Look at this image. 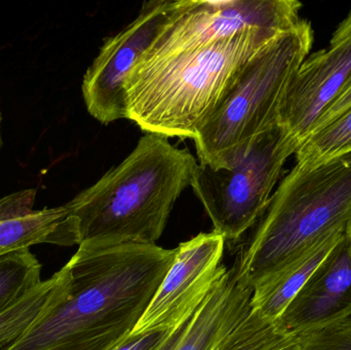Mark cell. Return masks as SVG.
<instances>
[{
  "label": "cell",
  "mask_w": 351,
  "mask_h": 350,
  "mask_svg": "<svg viewBox=\"0 0 351 350\" xmlns=\"http://www.w3.org/2000/svg\"><path fill=\"white\" fill-rule=\"evenodd\" d=\"M158 245L78 246L63 291L6 350H112L133 333L175 258Z\"/></svg>",
  "instance_id": "cell-1"
},
{
  "label": "cell",
  "mask_w": 351,
  "mask_h": 350,
  "mask_svg": "<svg viewBox=\"0 0 351 350\" xmlns=\"http://www.w3.org/2000/svg\"><path fill=\"white\" fill-rule=\"evenodd\" d=\"M197 166L189 150L145 133L123 162L64 205L63 246L156 245Z\"/></svg>",
  "instance_id": "cell-2"
},
{
  "label": "cell",
  "mask_w": 351,
  "mask_h": 350,
  "mask_svg": "<svg viewBox=\"0 0 351 350\" xmlns=\"http://www.w3.org/2000/svg\"><path fill=\"white\" fill-rule=\"evenodd\" d=\"M282 33L252 29L204 47L138 60L123 88L127 119L145 133L193 140L245 64Z\"/></svg>",
  "instance_id": "cell-3"
},
{
  "label": "cell",
  "mask_w": 351,
  "mask_h": 350,
  "mask_svg": "<svg viewBox=\"0 0 351 350\" xmlns=\"http://www.w3.org/2000/svg\"><path fill=\"white\" fill-rule=\"evenodd\" d=\"M243 248L237 277L253 289L326 236L351 226V151L296 164L271 195Z\"/></svg>",
  "instance_id": "cell-4"
},
{
  "label": "cell",
  "mask_w": 351,
  "mask_h": 350,
  "mask_svg": "<svg viewBox=\"0 0 351 350\" xmlns=\"http://www.w3.org/2000/svg\"><path fill=\"white\" fill-rule=\"evenodd\" d=\"M313 43L311 23L300 20L245 64L193 138L198 164L229 168L255 138L280 123L287 90Z\"/></svg>",
  "instance_id": "cell-5"
},
{
  "label": "cell",
  "mask_w": 351,
  "mask_h": 350,
  "mask_svg": "<svg viewBox=\"0 0 351 350\" xmlns=\"http://www.w3.org/2000/svg\"><path fill=\"white\" fill-rule=\"evenodd\" d=\"M300 142L282 125L253 140L229 168L198 164L192 179L194 195L212 221L213 232L237 240L259 221L288 158Z\"/></svg>",
  "instance_id": "cell-6"
},
{
  "label": "cell",
  "mask_w": 351,
  "mask_h": 350,
  "mask_svg": "<svg viewBox=\"0 0 351 350\" xmlns=\"http://www.w3.org/2000/svg\"><path fill=\"white\" fill-rule=\"evenodd\" d=\"M301 8L295 0L174 1L158 36L139 60L204 47L252 29L285 32L300 21Z\"/></svg>",
  "instance_id": "cell-7"
},
{
  "label": "cell",
  "mask_w": 351,
  "mask_h": 350,
  "mask_svg": "<svg viewBox=\"0 0 351 350\" xmlns=\"http://www.w3.org/2000/svg\"><path fill=\"white\" fill-rule=\"evenodd\" d=\"M225 242L222 236L212 232L180 244L172 265L132 334L170 332L187 320L227 271L222 264Z\"/></svg>",
  "instance_id": "cell-8"
},
{
  "label": "cell",
  "mask_w": 351,
  "mask_h": 350,
  "mask_svg": "<svg viewBox=\"0 0 351 350\" xmlns=\"http://www.w3.org/2000/svg\"><path fill=\"white\" fill-rule=\"evenodd\" d=\"M173 6L172 0L145 2L135 20L105 39L82 82L86 110L99 123L109 125L127 118L125 80L158 36Z\"/></svg>",
  "instance_id": "cell-9"
},
{
  "label": "cell",
  "mask_w": 351,
  "mask_h": 350,
  "mask_svg": "<svg viewBox=\"0 0 351 350\" xmlns=\"http://www.w3.org/2000/svg\"><path fill=\"white\" fill-rule=\"evenodd\" d=\"M351 80V12L330 47L306 58L282 101L278 123L300 144Z\"/></svg>",
  "instance_id": "cell-10"
},
{
  "label": "cell",
  "mask_w": 351,
  "mask_h": 350,
  "mask_svg": "<svg viewBox=\"0 0 351 350\" xmlns=\"http://www.w3.org/2000/svg\"><path fill=\"white\" fill-rule=\"evenodd\" d=\"M351 314V246L348 236L334 248L276 322L298 335Z\"/></svg>",
  "instance_id": "cell-11"
},
{
  "label": "cell",
  "mask_w": 351,
  "mask_h": 350,
  "mask_svg": "<svg viewBox=\"0 0 351 350\" xmlns=\"http://www.w3.org/2000/svg\"><path fill=\"white\" fill-rule=\"evenodd\" d=\"M253 289L227 269L197 310L152 350H215L249 314Z\"/></svg>",
  "instance_id": "cell-12"
},
{
  "label": "cell",
  "mask_w": 351,
  "mask_h": 350,
  "mask_svg": "<svg viewBox=\"0 0 351 350\" xmlns=\"http://www.w3.org/2000/svg\"><path fill=\"white\" fill-rule=\"evenodd\" d=\"M35 197L32 188L0 199V256L35 245L59 242L65 208L34 210Z\"/></svg>",
  "instance_id": "cell-13"
},
{
  "label": "cell",
  "mask_w": 351,
  "mask_h": 350,
  "mask_svg": "<svg viewBox=\"0 0 351 350\" xmlns=\"http://www.w3.org/2000/svg\"><path fill=\"white\" fill-rule=\"evenodd\" d=\"M348 234L334 232L319 240L253 288L251 310L278 321L313 273Z\"/></svg>",
  "instance_id": "cell-14"
},
{
  "label": "cell",
  "mask_w": 351,
  "mask_h": 350,
  "mask_svg": "<svg viewBox=\"0 0 351 350\" xmlns=\"http://www.w3.org/2000/svg\"><path fill=\"white\" fill-rule=\"evenodd\" d=\"M67 279L64 265L49 279L0 312V350H6L19 340L61 296Z\"/></svg>",
  "instance_id": "cell-15"
},
{
  "label": "cell",
  "mask_w": 351,
  "mask_h": 350,
  "mask_svg": "<svg viewBox=\"0 0 351 350\" xmlns=\"http://www.w3.org/2000/svg\"><path fill=\"white\" fill-rule=\"evenodd\" d=\"M297 335L289 334L276 321L251 310L215 350H297Z\"/></svg>",
  "instance_id": "cell-16"
},
{
  "label": "cell",
  "mask_w": 351,
  "mask_h": 350,
  "mask_svg": "<svg viewBox=\"0 0 351 350\" xmlns=\"http://www.w3.org/2000/svg\"><path fill=\"white\" fill-rule=\"evenodd\" d=\"M41 269L30 248L0 256V312L43 282Z\"/></svg>",
  "instance_id": "cell-17"
},
{
  "label": "cell",
  "mask_w": 351,
  "mask_h": 350,
  "mask_svg": "<svg viewBox=\"0 0 351 350\" xmlns=\"http://www.w3.org/2000/svg\"><path fill=\"white\" fill-rule=\"evenodd\" d=\"M351 151V107L319 131L313 132L296 152L297 164H319Z\"/></svg>",
  "instance_id": "cell-18"
},
{
  "label": "cell",
  "mask_w": 351,
  "mask_h": 350,
  "mask_svg": "<svg viewBox=\"0 0 351 350\" xmlns=\"http://www.w3.org/2000/svg\"><path fill=\"white\" fill-rule=\"evenodd\" d=\"M297 336V350H351V314Z\"/></svg>",
  "instance_id": "cell-19"
},
{
  "label": "cell",
  "mask_w": 351,
  "mask_h": 350,
  "mask_svg": "<svg viewBox=\"0 0 351 350\" xmlns=\"http://www.w3.org/2000/svg\"><path fill=\"white\" fill-rule=\"evenodd\" d=\"M351 107V80L346 84V88L340 92L339 96L335 99L331 106L325 111L323 115L319 117V121L315 123V129L311 132L319 131L326 125H329L334 119L339 117L342 113L346 112Z\"/></svg>",
  "instance_id": "cell-20"
},
{
  "label": "cell",
  "mask_w": 351,
  "mask_h": 350,
  "mask_svg": "<svg viewBox=\"0 0 351 350\" xmlns=\"http://www.w3.org/2000/svg\"><path fill=\"white\" fill-rule=\"evenodd\" d=\"M167 333L168 332L132 334L112 350H152L164 338Z\"/></svg>",
  "instance_id": "cell-21"
},
{
  "label": "cell",
  "mask_w": 351,
  "mask_h": 350,
  "mask_svg": "<svg viewBox=\"0 0 351 350\" xmlns=\"http://www.w3.org/2000/svg\"><path fill=\"white\" fill-rule=\"evenodd\" d=\"M1 123H2V116H1V114H0V150H1V147H2Z\"/></svg>",
  "instance_id": "cell-22"
},
{
  "label": "cell",
  "mask_w": 351,
  "mask_h": 350,
  "mask_svg": "<svg viewBox=\"0 0 351 350\" xmlns=\"http://www.w3.org/2000/svg\"><path fill=\"white\" fill-rule=\"evenodd\" d=\"M348 240H350V246H351V226L350 227V229H348Z\"/></svg>",
  "instance_id": "cell-23"
}]
</instances>
